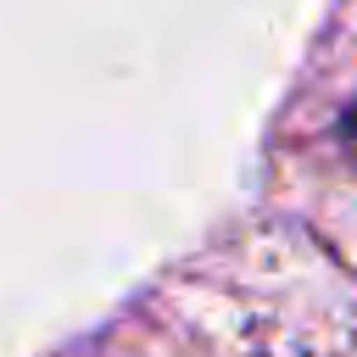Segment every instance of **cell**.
<instances>
[{
    "label": "cell",
    "mask_w": 357,
    "mask_h": 357,
    "mask_svg": "<svg viewBox=\"0 0 357 357\" xmlns=\"http://www.w3.org/2000/svg\"><path fill=\"white\" fill-rule=\"evenodd\" d=\"M340 145H346V156L357 162V100H351V112L340 117Z\"/></svg>",
    "instance_id": "cell-1"
}]
</instances>
